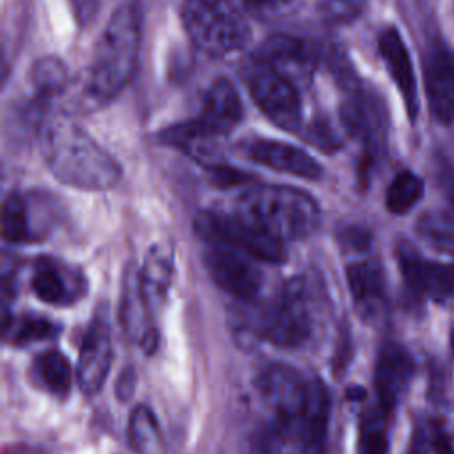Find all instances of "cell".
I'll list each match as a JSON object with an SVG mask.
<instances>
[{
    "label": "cell",
    "mask_w": 454,
    "mask_h": 454,
    "mask_svg": "<svg viewBox=\"0 0 454 454\" xmlns=\"http://www.w3.org/2000/svg\"><path fill=\"white\" fill-rule=\"evenodd\" d=\"M39 142L46 167L64 184L82 190H106L121 179L115 160L71 121H46Z\"/></svg>",
    "instance_id": "1"
},
{
    "label": "cell",
    "mask_w": 454,
    "mask_h": 454,
    "mask_svg": "<svg viewBox=\"0 0 454 454\" xmlns=\"http://www.w3.org/2000/svg\"><path fill=\"white\" fill-rule=\"evenodd\" d=\"M234 215L282 243L309 236L319 223V207L309 193L278 184L245 190Z\"/></svg>",
    "instance_id": "2"
},
{
    "label": "cell",
    "mask_w": 454,
    "mask_h": 454,
    "mask_svg": "<svg viewBox=\"0 0 454 454\" xmlns=\"http://www.w3.org/2000/svg\"><path fill=\"white\" fill-rule=\"evenodd\" d=\"M140 12L137 5H121L108 20L94 51L87 94L96 101L117 96L131 80L140 51Z\"/></svg>",
    "instance_id": "3"
},
{
    "label": "cell",
    "mask_w": 454,
    "mask_h": 454,
    "mask_svg": "<svg viewBox=\"0 0 454 454\" xmlns=\"http://www.w3.org/2000/svg\"><path fill=\"white\" fill-rule=\"evenodd\" d=\"M184 27L193 44L211 57L238 53L250 39V27L234 0H184Z\"/></svg>",
    "instance_id": "4"
},
{
    "label": "cell",
    "mask_w": 454,
    "mask_h": 454,
    "mask_svg": "<svg viewBox=\"0 0 454 454\" xmlns=\"http://www.w3.org/2000/svg\"><path fill=\"white\" fill-rule=\"evenodd\" d=\"M254 330L278 348H298L312 333L310 296L303 278L286 282L278 296L257 316Z\"/></svg>",
    "instance_id": "5"
},
{
    "label": "cell",
    "mask_w": 454,
    "mask_h": 454,
    "mask_svg": "<svg viewBox=\"0 0 454 454\" xmlns=\"http://www.w3.org/2000/svg\"><path fill=\"white\" fill-rule=\"evenodd\" d=\"M195 232L209 245L232 248L254 261L280 264L286 261V243L268 236L236 215L202 211L193 220Z\"/></svg>",
    "instance_id": "6"
},
{
    "label": "cell",
    "mask_w": 454,
    "mask_h": 454,
    "mask_svg": "<svg viewBox=\"0 0 454 454\" xmlns=\"http://www.w3.org/2000/svg\"><path fill=\"white\" fill-rule=\"evenodd\" d=\"M241 76L257 106L278 128L294 131L301 122V101L298 87L277 73L259 55L250 57Z\"/></svg>",
    "instance_id": "7"
},
{
    "label": "cell",
    "mask_w": 454,
    "mask_h": 454,
    "mask_svg": "<svg viewBox=\"0 0 454 454\" xmlns=\"http://www.w3.org/2000/svg\"><path fill=\"white\" fill-rule=\"evenodd\" d=\"M309 380H305L294 367L286 364H271L261 371L255 387L275 413L278 433H296V422L301 413Z\"/></svg>",
    "instance_id": "8"
},
{
    "label": "cell",
    "mask_w": 454,
    "mask_h": 454,
    "mask_svg": "<svg viewBox=\"0 0 454 454\" xmlns=\"http://www.w3.org/2000/svg\"><path fill=\"white\" fill-rule=\"evenodd\" d=\"M204 266L211 280L225 293L243 301L257 298L262 275L250 257L222 245H209L204 252Z\"/></svg>",
    "instance_id": "9"
},
{
    "label": "cell",
    "mask_w": 454,
    "mask_h": 454,
    "mask_svg": "<svg viewBox=\"0 0 454 454\" xmlns=\"http://www.w3.org/2000/svg\"><path fill=\"white\" fill-rule=\"evenodd\" d=\"M399 270L408 291L417 300L443 301L454 294V268L449 264L424 259L410 245L397 250Z\"/></svg>",
    "instance_id": "10"
},
{
    "label": "cell",
    "mask_w": 454,
    "mask_h": 454,
    "mask_svg": "<svg viewBox=\"0 0 454 454\" xmlns=\"http://www.w3.org/2000/svg\"><path fill=\"white\" fill-rule=\"evenodd\" d=\"M340 117L348 131L364 140L367 160L372 161L374 153L383 144L387 129L385 108L378 96L358 85H351V90L340 106Z\"/></svg>",
    "instance_id": "11"
},
{
    "label": "cell",
    "mask_w": 454,
    "mask_h": 454,
    "mask_svg": "<svg viewBox=\"0 0 454 454\" xmlns=\"http://www.w3.org/2000/svg\"><path fill=\"white\" fill-rule=\"evenodd\" d=\"M257 55L298 89L312 80L317 66L314 46L294 35L278 34L270 37Z\"/></svg>",
    "instance_id": "12"
},
{
    "label": "cell",
    "mask_w": 454,
    "mask_h": 454,
    "mask_svg": "<svg viewBox=\"0 0 454 454\" xmlns=\"http://www.w3.org/2000/svg\"><path fill=\"white\" fill-rule=\"evenodd\" d=\"M112 340L110 328L103 316H98L87 328L76 367V380L85 395L98 394L110 372Z\"/></svg>",
    "instance_id": "13"
},
{
    "label": "cell",
    "mask_w": 454,
    "mask_h": 454,
    "mask_svg": "<svg viewBox=\"0 0 454 454\" xmlns=\"http://www.w3.org/2000/svg\"><path fill=\"white\" fill-rule=\"evenodd\" d=\"M426 96L431 114L443 124L454 122V51L433 43L424 60Z\"/></svg>",
    "instance_id": "14"
},
{
    "label": "cell",
    "mask_w": 454,
    "mask_h": 454,
    "mask_svg": "<svg viewBox=\"0 0 454 454\" xmlns=\"http://www.w3.org/2000/svg\"><path fill=\"white\" fill-rule=\"evenodd\" d=\"M413 376V360L408 351L394 342L381 346L376 369H374V387L378 397V408L387 415H392L397 401L408 388Z\"/></svg>",
    "instance_id": "15"
},
{
    "label": "cell",
    "mask_w": 454,
    "mask_h": 454,
    "mask_svg": "<svg viewBox=\"0 0 454 454\" xmlns=\"http://www.w3.org/2000/svg\"><path fill=\"white\" fill-rule=\"evenodd\" d=\"M332 399L330 390L321 378H310L301 413L296 422V434L300 438L301 454H323L328 424H330Z\"/></svg>",
    "instance_id": "16"
},
{
    "label": "cell",
    "mask_w": 454,
    "mask_h": 454,
    "mask_svg": "<svg viewBox=\"0 0 454 454\" xmlns=\"http://www.w3.org/2000/svg\"><path fill=\"white\" fill-rule=\"evenodd\" d=\"M121 323L124 332L145 351L153 353L158 346V333L151 323V309L142 294L138 270L129 268L122 282Z\"/></svg>",
    "instance_id": "17"
},
{
    "label": "cell",
    "mask_w": 454,
    "mask_h": 454,
    "mask_svg": "<svg viewBox=\"0 0 454 454\" xmlns=\"http://www.w3.org/2000/svg\"><path fill=\"white\" fill-rule=\"evenodd\" d=\"M243 115V105L238 89L229 80H216L206 92L202 101V112L195 119L199 126L218 138L232 131Z\"/></svg>",
    "instance_id": "18"
},
{
    "label": "cell",
    "mask_w": 454,
    "mask_h": 454,
    "mask_svg": "<svg viewBox=\"0 0 454 454\" xmlns=\"http://www.w3.org/2000/svg\"><path fill=\"white\" fill-rule=\"evenodd\" d=\"M247 154L259 165L303 179H317L323 172L309 153L280 140H254L247 147Z\"/></svg>",
    "instance_id": "19"
},
{
    "label": "cell",
    "mask_w": 454,
    "mask_h": 454,
    "mask_svg": "<svg viewBox=\"0 0 454 454\" xmlns=\"http://www.w3.org/2000/svg\"><path fill=\"white\" fill-rule=\"evenodd\" d=\"M378 48H380V55L385 60V66H387L395 87L401 92V98L404 101L410 119H415V115L419 112L415 73H413L408 48H406L404 41L401 39V34L392 27L381 30V34L378 37Z\"/></svg>",
    "instance_id": "20"
},
{
    "label": "cell",
    "mask_w": 454,
    "mask_h": 454,
    "mask_svg": "<svg viewBox=\"0 0 454 454\" xmlns=\"http://www.w3.org/2000/svg\"><path fill=\"white\" fill-rule=\"evenodd\" d=\"M30 286L39 300L51 305L69 303L83 289L80 277L51 259H41L35 264Z\"/></svg>",
    "instance_id": "21"
},
{
    "label": "cell",
    "mask_w": 454,
    "mask_h": 454,
    "mask_svg": "<svg viewBox=\"0 0 454 454\" xmlns=\"http://www.w3.org/2000/svg\"><path fill=\"white\" fill-rule=\"evenodd\" d=\"M348 286L353 301L360 314L372 316L385 303V278L380 264L374 261H362L348 266Z\"/></svg>",
    "instance_id": "22"
},
{
    "label": "cell",
    "mask_w": 454,
    "mask_h": 454,
    "mask_svg": "<svg viewBox=\"0 0 454 454\" xmlns=\"http://www.w3.org/2000/svg\"><path fill=\"white\" fill-rule=\"evenodd\" d=\"M172 280V255L163 247H153L138 270L142 294L151 309L156 310L167 298Z\"/></svg>",
    "instance_id": "23"
},
{
    "label": "cell",
    "mask_w": 454,
    "mask_h": 454,
    "mask_svg": "<svg viewBox=\"0 0 454 454\" xmlns=\"http://www.w3.org/2000/svg\"><path fill=\"white\" fill-rule=\"evenodd\" d=\"M32 378L46 392L57 397H66L71 390L73 369L60 351L50 349L35 356L32 364Z\"/></svg>",
    "instance_id": "24"
},
{
    "label": "cell",
    "mask_w": 454,
    "mask_h": 454,
    "mask_svg": "<svg viewBox=\"0 0 454 454\" xmlns=\"http://www.w3.org/2000/svg\"><path fill=\"white\" fill-rule=\"evenodd\" d=\"M128 442L137 454L158 452L161 445V431L149 406L140 404L131 411L128 422Z\"/></svg>",
    "instance_id": "25"
},
{
    "label": "cell",
    "mask_w": 454,
    "mask_h": 454,
    "mask_svg": "<svg viewBox=\"0 0 454 454\" xmlns=\"http://www.w3.org/2000/svg\"><path fill=\"white\" fill-rule=\"evenodd\" d=\"M422 192H424L422 179L410 170H401L399 174H395V177L387 188V195H385L387 209L394 215H403L420 200Z\"/></svg>",
    "instance_id": "26"
},
{
    "label": "cell",
    "mask_w": 454,
    "mask_h": 454,
    "mask_svg": "<svg viewBox=\"0 0 454 454\" xmlns=\"http://www.w3.org/2000/svg\"><path fill=\"white\" fill-rule=\"evenodd\" d=\"M32 85L35 92L43 98H55L59 96L67 85V73L64 64L55 57H43L39 59L30 73Z\"/></svg>",
    "instance_id": "27"
},
{
    "label": "cell",
    "mask_w": 454,
    "mask_h": 454,
    "mask_svg": "<svg viewBox=\"0 0 454 454\" xmlns=\"http://www.w3.org/2000/svg\"><path fill=\"white\" fill-rule=\"evenodd\" d=\"M4 238L11 243H27L34 238L27 202L16 193L4 202Z\"/></svg>",
    "instance_id": "28"
},
{
    "label": "cell",
    "mask_w": 454,
    "mask_h": 454,
    "mask_svg": "<svg viewBox=\"0 0 454 454\" xmlns=\"http://www.w3.org/2000/svg\"><path fill=\"white\" fill-rule=\"evenodd\" d=\"M388 419L378 406L369 411L360 427V454H387L388 452Z\"/></svg>",
    "instance_id": "29"
},
{
    "label": "cell",
    "mask_w": 454,
    "mask_h": 454,
    "mask_svg": "<svg viewBox=\"0 0 454 454\" xmlns=\"http://www.w3.org/2000/svg\"><path fill=\"white\" fill-rule=\"evenodd\" d=\"M57 333V326L43 317H23L16 325H12V342L25 344V342H35L48 337H53Z\"/></svg>",
    "instance_id": "30"
},
{
    "label": "cell",
    "mask_w": 454,
    "mask_h": 454,
    "mask_svg": "<svg viewBox=\"0 0 454 454\" xmlns=\"http://www.w3.org/2000/svg\"><path fill=\"white\" fill-rule=\"evenodd\" d=\"M365 0H321L319 11L332 25H344L353 21L364 9Z\"/></svg>",
    "instance_id": "31"
},
{
    "label": "cell",
    "mask_w": 454,
    "mask_h": 454,
    "mask_svg": "<svg viewBox=\"0 0 454 454\" xmlns=\"http://www.w3.org/2000/svg\"><path fill=\"white\" fill-rule=\"evenodd\" d=\"M71 4H73V12L76 21L82 27H89L96 18L99 0H71Z\"/></svg>",
    "instance_id": "32"
},
{
    "label": "cell",
    "mask_w": 454,
    "mask_h": 454,
    "mask_svg": "<svg viewBox=\"0 0 454 454\" xmlns=\"http://www.w3.org/2000/svg\"><path fill=\"white\" fill-rule=\"evenodd\" d=\"M137 387V372L133 367H124L115 381V394L121 401H128Z\"/></svg>",
    "instance_id": "33"
},
{
    "label": "cell",
    "mask_w": 454,
    "mask_h": 454,
    "mask_svg": "<svg viewBox=\"0 0 454 454\" xmlns=\"http://www.w3.org/2000/svg\"><path fill=\"white\" fill-rule=\"evenodd\" d=\"M340 239H342L344 247L353 248V250H364L369 245V234L356 227H349V229L342 231Z\"/></svg>",
    "instance_id": "34"
},
{
    "label": "cell",
    "mask_w": 454,
    "mask_h": 454,
    "mask_svg": "<svg viewBox=\"0 0 454 454\" xmlns=\"http://www.w3.org/2000/svg\"><path fill=\"white\" fill-rule=\"evenodd\" d=\"M440 181H442V188L447 195V200L450 202V206L454 209V165L452 163H443L442 165Z\"/></svg>",
    "instance_id": "35"
},
{
    "label": "cell",
    "mask_w": 454,
    "mask_h": 454,
    "mask_svg": "<svg viewBox=\"0 0 454 454\" xmlns=\"http://www.w3.org/2000/svg\"><path fill=\"white\" fill-rule=\"evenodd\" d=\"M247 7L255 11H275L287 5L291 0H241Z\"/></svg>",
    "instance_id": "36"
},
{
    "label": "cell",
    "mask_w": 454,
    "mask_h": 454,
    "mask_svg": "<svg viewBox=\"0 0 454 454\" xmlns=\"http://www.w3.org/2000/svg\"><path fill=\"white\" fill-rule=\"evenodd\" d=\"M438 454H454V449H452V445L445 440V438H440V442H438Z\"/></svg>",
    "instance_id": "37"
},
{
    "label": "cell",
    "mask_w": 454,
    "mask_h": 454,
    "mask_svg": "<svg viewBox=\"0 0 454 454\" xmlns=\"http://www.w3.org/2000/svg\"><path fill=\"white\" fill-rule=\"evenodd\" d=\"M450 348H452V353H454V325L450 328Z\"/></svg>",
    "instance_id": "38"
}]
</instances>
